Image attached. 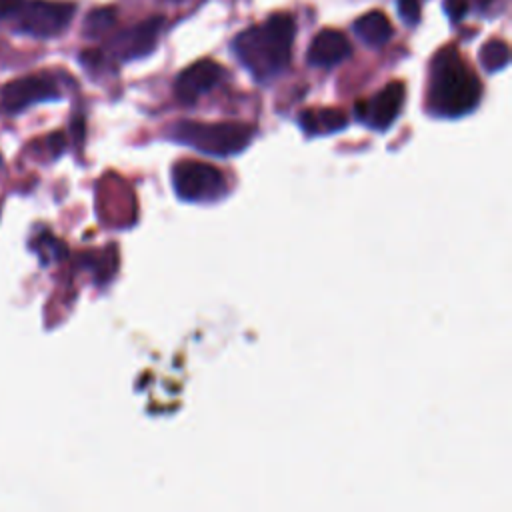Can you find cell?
I'll return each mask as SVG.
<instances>
[{"label":"cell","instance_id":"5bb4252c","mask_svg":"<svg viewBox=\"0 0 512 512\" xmlns=\"http://www.w3.org/2000/svg\"><path fill=\"white\" fill-rule=\"evenodd\" d=\"M510 60V50L508 44L504 40H488L482 48H480V62L488 72H496L502 70Z\"/></svg>","mask_w":512,"mask_h":512},{"label":"cell","instance_id":"ffe728a7","mask_svg":"<svg viewBox=\"0 0 512 512\" xmlns=\"http://www.w3.org/2000/svg\"><path fill=\"white\" fill-rule=\"evenodd\" d=\"M490 2H492V0H476V4H478V6H482V8H486Z\"/></svg>","mask_w":512,"mask_h":512},{"label":"cell","instance_id":"d6986e66","mask_svg":"<svg viewBox=\"0 0 512 512\" xmlns=\"http://www.w3.org/2000/svg\"><path fill=\"white\" fill-rule=\"evenodd\" d=\"M74 134H76V138L78 140H82V136H84V120L82 118H78V120H74Z\"/></svg>","mask_w":512,"mask_h":512},{"label":"cell","instance_id":"277c9868","mask_svg":"<svg viewBox=\"0 0 512 512\" xmlns=\"http://www.w3.org/2000/svg\"><path fill=\"white\" fill-rule=\"evenodd\" d=\"M176 194L188 202H212L226 194V180L218 168L206 162L182 160L172 168Z\"/></svg>","mask_w":512,"mask_h":512},{"label":"cell","instance_id":"8fae6325","mask_svg":"<svg viewBox=\"0 0 512 512\" xmlns=\"http://www.w3.org/2000/svg\"><path fill=\"white\" fill-rule=\"evenodd\" d=\"M352 30L366 46H372V48L384 46L392 36V24H390L388 16L380 10H372V12L362 14L352 24Z\"/></svg>","mask_w":512,"mask_h":512},{"label":"cell","instance_id":"3957f363","mask_svg":"<svg viewBox=\"0 0 512 512\" xmlns=\"http://www.w3.org/2000/svg\"><path fill=\"white\" fill-rule=\"evenodd\" d=\"M168 136L210 156H232L248 148L254 130L238 122H196L180 120L170 126Z\"/></svg>","mask_w":512,"mask_h":512},{"label":"cell","instance_id":"ac0fdd59","mask_svg":"<svg viewBox=\"0 0 512 512\" xmlns=\"http://www.w3.org/2000/svg\"><path fill=\"white\" fill-rule=\"evenodd\" d=\"M48 148L52 152V156H60L62 150L66 148V140H64V134L56 132V134H50L48 136Z\"/></svg>","mask_w":512,"mask_h":512},{"label":"cell","instance_id":"9a60e30c","mask_svg":"<svg viewBox=\"0 0 512 512\" xmlns=\"http://www.w3.org/2000/svg\"><path fill=\"white\" fill-rule=\"evenodd\" d=\"M398 14L410 26L418 24L420 20V0H398Z\"/></svg>","mask_w":512,"mask_h":512},{"label":"cell","instance_id":"5b68a950","mask_svg":"<svg viewBox=\"0 0 512 512\" xmlns=\"http://www.w3.org/2000/svg\"><path fill=\"white\" fill-rule=\"evenodd\" d=\"M76 6L72 2H50V0H30L24 2L18 14V28L24 34L36 38H52L62 34L72 16Z\"/></svg>","mask_w":512,"mask_h":512},{"label":"cell","instance_id":"e0dca14e","mask_svg":"<svg viewBox=\"0 0 512 512\" xmlns=\"http://www.w3.org/2000/svg\"><path fill=\"white\" fill-rule=\"evenodd\" d=\"M24 0H0V20L16 14L22 8Z\"/></svg>","mask_w":512,"mask_h":512},{"label":"cell","instance_id":"ba28073f","mask_svg":"<svg viewBox=\"0 0 512 512\" xmlns=\"http://www.w3.org/2000/svg\"><path fill=\"white\" fill-rule=\"evenodd\" d=\"M404 104V84L390 82L374 98L356 104V116L374 130H386L398 118Z\"/></svg>","mask_w":512,"mask_h":512},{"label":"cell","instance_id":"8992f818","mask_svg":"<svg viewBox=\"0 0 512 512\" xmlns=\"http://www.w3.org/2000/svg\"><path fill=\"white\" fill-rule=\"evenodd\" d=\"M160 30H162V18H158V16L138 22V24L118 32L116 36H112V40L106 46V52L120 62L144 58L154 50Z\"/></svg>","mask_w":512,"mask_h":512},{"label":"cell","instance_id":"2e32d148","mask_svg":"<svg viewBox=\"0 0 512 512\" xmlns=\"http://www.w3.org/2000/svg\"><path fill=\"white\" fill-rule=\"evenodd\" d=\"M468 0H444V12L452 22H460L468 14Z\"/></svg>","mask_w":512,"mask_h":512},{"label":"cell","instance_id":"52a82bcc","mask_svg":"<svg viewBox=\"0 0 512 512\" xmlns=\"http://www.w3.org/2000/svg\"><path fill=\"white\" fill-rule=\"evenodd\" d=\"M2 108L8 114H18L32 104L58 100V88L50 78L26 76L18 78L2 88Z\"/></svg>","mask_w":512,"mask_h":512},{"label":"cell","instance_id":"4fadbf2b","mask_svg":"<svg viewBox=\"0 0 512 512\" xmlns=\"http://www.w3.org/2000/svg\"><path fill=\"white\" fill-rule=\"evenodd\" d=\"M116 22V10L114 8H96L88 12L84 20V36L86 38H100L104 36Z\"/></svg>","mask_w":512,"mask_h":512},{"label":"cell","instance_id":"7a4b0ae2","mask_svg":"<svg viewBox=\"0 0 512 512\" xmlns=\"http://www.w3.org/2000/svg\"><path fill=\"white\" fill-rule=\"evenodd\" d=\"M480 82L454 46L436 52L430 64L428 108L438 116H464L480 102Z\"/></svg>","mask_w":512,"mask_h":512},{"label":"cell","instance_id":"6da1fadb","mask_svg":"<svg viewBox=\"0 0 512 512\" xmlns=\"http://www.w3.org/2000/svg\"><path fill=\"white\" fill-rule=\"evenodd\" d=\"M294 36V18L288 14H274L262 24L240 32L232 42V50L258 82H266L290 64Z\"/></svg>","mask_w":512,"mask_h":512},{"label":"cell","instance_id":"30bf717a","mask_svg":"<svg viewBox=\"0 0 512 512\" xmlns=\"http://www.w3.org/2000/svg\"><path fill=\"white\" fill-rule=\"evenodd\" d=\"M352 54L350 40L338 30H322L314 36L308 48V64L330 68L344 62Z\"/></svg>","mask_w":512,"mask_h":512},{"label":"cell","instance_id":"9c48e42d","mask_svg":"<svg viewBox=\"0 0 512 512\" xmlns=\"http://www.w3.org/2000/svg\"><path fill=\"white\" fill-rule=\"evenodd\" d=\"M222 76V68L214 60H198L184 68L174 82V94L182 104L196 102L204 92L212 90Z\"/></svg>","mask_w":512,"mask_h":512},{"label":"cell","instance_id":"7c38bea8","mask_svg":"<svg viewBox=\"0 0 512 512\" xmlns=\"http://www.w3.org/2000/svg\"><path fill=\"white\" fill-rule=\"evenodd\" d=\"M298 124L306 134H330L344 130L348 124V116L336 108H320V110H304L298 118Z\"/></svg>","mask_w":512,"mask_h":512}]
</instances>
